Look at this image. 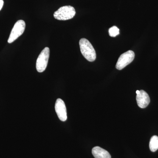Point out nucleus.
I'll return each instance as SVG.
<instances>
[{"label":"nucleus","instance_id":"nucleus-1","mask_svg":"<svg viewBox=\"0 0 158 158\" xmlns=\"http://www.w3.org/2000/svg\"><path fill=\"white\" fill-rule=\"evenodd\" d=\"M79 45L81 52L85 59L89 62H93L96 59V52L89 40L82 38L80 40Z\"/></svg>","mask_w":158,"mask_h":158},{"label":"nucleus","instance_id":"nucleus-2","mask_svg":"<svg viewBox=\"0 0 158 158\" xmlns=\"http://www.w3.org/2000/svg\"><path fill=\"white\" fill-rule=\"evenodd\" d=\"M76 14L75 9L71 6H62L55 11L54 17L59 20H67L73 18Z\"/></svg>","mask_w":158,"mask_h":158},{"label":"nucleus","instance_id":"nucleus-3","mask_svg":"<svg viewBox=\"0 0 158 158\" xmlns=\"http://www.w3.org/2000/svg\"><path fill=\"white\" fill-rule=\"evenodd\" d=\"M50 49L46 47L40 52L36 62V69L38 72L42 73L45 70L49 58Z\"/></svg>","mask_w":158,"mask_h":158},{"label":"nucleus","instance_id":"nucleus-4","mask_svg":"<svg viewBox=\"0 0 158 158\" xmlns=\"http://www.w3.org/2000/svg\"><path fill=\"white\" fill-rule=\"evenodd\" d=\"M25 27L26 23L23 20L18 21L11 30V34L8 39V43L10 44L14 42L18 37L21 36L24 32Z\"/></svg>","mask_w":158,"mask_h":158},{"label":"nucleus","instance_id":"nucleus-5","mask_svg":"<svg viewBox=\"0 0 158 158\" xmlns=\"http://www.w3.org/2000/svg\"><path fill=\"white\" fill-rule=\"evenodd\" d=\"M135 57V53L132 51L129 50L122 54L116 63V68L118 70L123 69L132 62Z\"/></svg>","mask_w":158,"mask_h":158},{"label":"nucleus","instance_id":"nucleus-6","mask_svg":"<svg viewBox=\"0 0 158 158\" xmlns=\"http://www.w3.org/2000/svg\"><path fill=\"white\" fill-rule=\"evenodd\" d=\"M55 110L61 121L64 122L67 119V111L64 101L61 98L57 99L55 104Z\"/></svg>","mask_w":158,"mask_h":158},{"label":"nucleus","instance_id":"nucleus-7","mask_svg":"<svg viewBox=\"0 0 158 158\" xmlns=\"http://www.w3.org/2000/svg\"><path fill=\"white\" fill-rule=\"evenodd\" d=\"M136 100L138 106L142 109L146 108L150 102L149 95L144 90H140L136 96Z\"/></svg>","mask_w":158,"mask_h":158},{"label":"nucleus","instance_id":"nucleus-8","mask_svg":"<svg viewBox=\"0 0 158 158\" xmlns=\"http://www.w3.org/2000/svg\"><path fill=\"white\" fill-rule=\"evenodd\" d=\"M92 153L95 158H111V155L108 151L98 146L92 148Z\"/></svg>","mask_w":158,"mask_h":158},{"label":"nucleus","instance_id":"nucleus-9","mask_svg":"<svg viewBox=\"0 0 158 158\" xmlns=\"http://www.w3.org/2000/svg\"><path fill=\"white\" fill-rule=\"evenodd\" d=\"M149 148L152 152L156 151L158 149V137L157 136H152L149 142Z\"/></svg>","mask_w":158,"mask_h":158},{"label":"nucleus","instance_id":"nucleus-10","mask_svg":"<svg viewBox=\"0 0 158 158\" xmlns=\"http://www.w3.org/2000/svg\"><path fill=\"white\" fill-rule=\"evenodd\" d=\"M110 37H115L119 34V30L116 26H113L109 30Z\"/></svg>","mask_w":158,"mask_h":158},{"label":"nucleus","instance_id":"nucleus-11","mask_svg":"<svg viewBox=\"0 0 158 158\" xmlns=\"http://www.w3.org/2000/svg\"><path fill=\"white\" fill-rule=\"evenodd\" d=\"M3 5H4V1L3 0H0V11L2 8Z\"/></svg>","mask_w":158,"mask_h":158},{"label":"nucleus","instance_id":"nucleus-12","mask_svg":"<svg viewBox=\"0 0 158 158\" xmlns=\"http://www.w3.org/2000/svg\"><path fill=\"white\" fill-rule=\"evenodd\" d=\"M139 93H140V90H137V91H136V94H138Z\"/></svg>","mask_w":158,"mask_h":158}]
</instances>
